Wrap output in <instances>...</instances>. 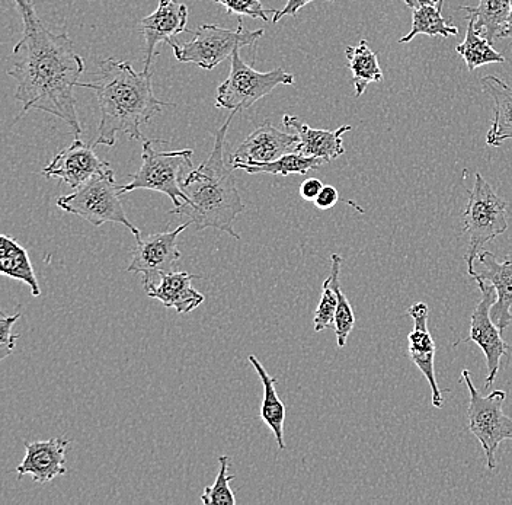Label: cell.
Listing matches in <instances>:
<instances>
[{"label": "cell", "instance_id": "cell-32", "mask_svg": "<svg viewBox=\"0 0 512 505\" xmlns=\"http://www.w3.org/2000/svg\"><path fill=\"white\" fill-rule=\"evenodd\" d=\"M19 318H21V313L12 316L6 315L5 312L0 313V360H5L15 350L19 335L12 334V328Z\"/></svg>", "mask_w": 512, "mask_h": 505}, {"label": "cell", "instance_id": "cell-35", "mask_svg": "<svg viewBox=\"0 0 512 505\" xmlns=\"http://www.w3.org/2000/svg\"><path fill=\"white\" fill-rule=\"evenodd\" d=\"M323 187L325 185L322 184V181L316 180V178H309V180L304 181L300 185V197L306 201H315Z\"/></svg>", "mask_w": 512, "mask_h": 505}, {"label": "cell", "instance_id": "cell-27", "mask_svg": "<svg viewBox=\"0 0 512 505\" xmlns=\"http://www.w3.org/2000/svg\"><path fill=\"white\" fill-rule=\"evenodd\" d=\"M323 163L326 162L322 161V159L304 156L299 152H290L274 162L256 163V165H243V163H240V165L233 166V171L243 169L248 174H272L288 177V175L293 174L306 175L307 172L313 171V169H319Z\"/></svg>", "mask_w": 512, "mask_h": 505}, {"label": "cell", "instance_id": "cell-9", "mask_svg": "<svg viewBox=\"0 0 512 505\" xmlns=\"http://www.w3.org/2000/svg\"><path fill=\"white\" fill-rule=\"evenodd\" d=\"M462 380L466 383L470 395L469 408H467L470 433L482 446L488 460L489 471H495L496 449L502 441L512 440V420L502 411L507 392L494 391L488 396H483L473 385L469 370H463Z\"/></svg>", "mask_w": 512, "mask_h": 505}, {"label": "cell", "instance_id": "cell-4", "mask_svg": "<svg viewBox=\"0 0 512 505\" xmlns=\"http://www.w3.org/2000/svg\"><path fill=\"white\" fill-rule=\"evenodd\" d=\"M121 187L115 181L111 165L83 182L73 193L57 198V207L64 212L76 214L95 228L104 223H120L133 233L136 241L142 239V232L128 220L121 204Z\"/></svg>", "mask_w": 512, "mask_h": 505}, {"label": "cell", "instance_id": "cell-34", "mask_svg": "<svg viewBox=\"0 0 512 505\" xmlns=\"http://www.w3.org/2000/svg\"><path fill=\"white\" fill-rule=\"evenodd\" d=\"M312 2H315V0H287L286 6H284L281 11L275 12L274 17H272V22L277 24L281 18L296 17L300 9ZM329 2H334V0H329Z\"/></svg>", "mask_w": 512, "mask_h": 505}, {"label": "cell", "instance_id": "cell-1", "mask_svg": "<svg viewBox=\"0 0 512 505\" xmlns=\"http://www.w3.org/2000/svg\"><path fill=\"white\" fill-rule=\"evenodd\" d=\"M22 19V38L9 56V75L18 83L16 101L21 102L24 117L32 110L60 118L79 139L82 126L76 111L75 86L85 70V62L76 53L66 33L54 34L43 24L34 0H14Z\"/></svg>", "mask_w": 512, "mask_h": 505}, {"label": "cell", "instance_id": "cell-29", "mask_svg": "<svg viewBox=\"0 0 512 505\" xmlns=\"http://www.w3.org/2000/svg\"><path fill=\"white\" fill-rule=\"evenodd\" d=\"M230 459L229 456L219 457V473L216 481L211 487L204 489L201 494V501L206 505H235L236 498L230 488V482L235 479V475H229Z\"/></svg>", "mask_w": 512, "mask_h": 505}, {"label": "cell", "instance_id": "cell-17", "mask_svg": "<svg viewBox=\"0 0 512 505\" xmlns=\"http://www.w3.org/2000/svg\"><path fill=\"white\" fill-rule=\"evenodd\" d=\"M482 270H476L473 280L488 281L494 286L496 302L491 308V318L501 331H505L512 322V255L499 261L492 252L479 254Z\"/></svg>", "mask_w": 512, "mask_h": 505}, {"label": "cell", "instance_id": "cell-21", "mask_svg": "<svg viewBox=\"0 0 512 505\" xmlns=\"http://www.w3.org/2000/svg\"><path fill=\"white\" fill-rule=\"evenodd\" d=\"M252 366H254L255 372L261 377L262 386H264V399H262L261 407V418L264 423L271 428L274 433L275 440H277L278 449H286V443H284V421H286V407H284L283 401L280 396L277 395V379L268 375L267 370L262 366L261 361L256 359L254 354L249 356Z\"/></svg>", "mask_w": 512, "mask_h": 505}, {"label": "cell", "instance_id": "cell-18", "mask_svg": "<svg viewBox=\"0 0 512 505\" xmlns=\"http://www.w3.org/2000/svg\"><path fill=\"white\" fill-rule=\"evenodd\" d=\"M283 124L287 129H293L299 136L300 142L294 152L302 153L304 156L319 158L326 163L335 161L339 156L344 155V142L342 137L352 130L351 126H342L336 130H316L303 123L296 115H284Z\"/></svg>", "mask_w": 512, "mask_h": 505}, {"label": "cell", "instance_id": "cell-8", "mask_svg": "<svg viewBox=\"0 0 512 505\" xmlns=\"http://www.w3.org/2000/svg\"><path fill=\"white\" fill-rule=\"evenodd\" d=\"M239 51L233 53L229 78L217 88V108L242 113L259 99L270 95L277 86H290L296 82L294 75L284 72L280 67L271 72H258L240 59Z\"/></svg>", "mask_w": 512, "mask_h": 505}, {"label": "cell", "instance_id": "cell-5", "mask_svg": "<svg viewBox=\"0 0 512 505\" xmlns=\"http://www.w3.org/2000/svg\"><path fill=\"white\" fill-rule=\"evenodd\" d=\"M160 140H144L142 168L137 174L131 175V181L121 187V196L136 190L158 191L171 198L175 207L187 201L182 191V180L191 171V149L158 150Z\"/></svg>", "mask_w": 512, "mask_h": 505}, {"label": "cell", "instance_id": "cell-26", "mask_svg": "<svg viewBox=\"0 0 512 505\" xmlns=\"http://www.w3.org/2000/svg\"><path fill=\"white\" fill-rule=\"evenodd\" d=\"M443 2L438 6H422V8L412 9V28L409 34L400 38L399 43H411L416 35H428V37H453L459 35V28L448 24L443 17Z\"/></svg>", "mask_w": 512, "mask_h": 505}, {"label": "cell", "instance_id": "cell-36", "mask_svg": "<svg viewBox=\"0 0 512 505\" xmlns=\"http://www.w3.org/2000/svg\"><path fill=\"white\" fill-rule=\"evenodd\" d=\"M411 9L422 8V6H438L443 0H402Z\"/></svg>", "mask_w": 512, "mask_h": 505}, {"label": "cell", "instance_id": "cell-3", "mask_svg": "<svg viewBox=\"0 0 512 505\" xmlns=\"http://www.w3.org/2000/svg\"><path fill=\"white\" fill-rule=\"evenodd\" d=\"M236 114L232 111L217 131L213 150L206 161L185 175L181 187L187 201L174 207L169 214L187 217L197 230H222L239 241L240 235L233 223L240 213L245 212V204L236 188L233 168H227L224 162L227 131Z\"/></svg>", "mask_w": 512, "mask_h": 505}, {"label": "cell", "instance_id": "cell-13", "mask_svg": "<svg viewBox=\"0 0 512 505\" xmlns=\"http://www.w3.org/2000/svg\"><path fill=\"white\" fill-rule=\"evenodd\" d=\"M300 139L296 133H284L272 126L270 121H264L256 127L245 142L230 156V165H256L277 161L281 156L294 152Z\"/></svg>", "mask_w": 512, "mask_h": 505}, {"label": "cell", "instance_id": "cell-31", "mask_svg": "<svg viewBox=\"0 0 512 505\" xmlns=\"http://www.w3.org/2000/svg\"><path fill=\"white\" fill-rule=\"evenodd\" d=\"M213 2L226 8L227 14L262 19V21H268L270 15L277 12L274 9H265L261 0H213Z\"/></svg>", "mask_w": 512, "mask_h": 505}, {"label": "cell", "instance_id": "cell-20", "mask_svg": "<svg viewBox=\"0 0 512 505\" xmlns=\"http://www.w3.org/2000/svg\"><path fill=\"white\" fill-rule=\"evenodd\" d=\"M480 85L494 102V121L486 134V145L499 147L512 139V88L494 75L480 79Z\"/></svg>", "mask_w": 512, "mask_h": 505}, {"label": "cell", "instance_id": "cell-12", "mask_svg": "<svg viewBox=\"0 0 512 505\" xmlns=\"http://www.w3.org/2000/svg\"><path fill=\"white\" fill-rule=\"evenodd\" d=\"M188 6L179 0H159L158 9L140 21L144 38V70L150 72L156 47L187 31Z\"/></svg>", "mask_w": 512, "mask_h": 505}, {"label": "cell", "instance_id": "cell-2", "mask_svg": "<svg viewBox=\"0 0 512 505\" xmlns=\"http://www.w3.org/2000/svg\"><path fill=\"white\" fill-rule=\"evenodd\" d=\"M101 76L94 82L80 83L98 98L101 121L94 146H114L118 134L142 140V126L174 104L160 101L153 92L152 73H137L128 62L107 59L101 63Z\"/></svg>", "mask_w": 512, "mask_h": 505}, {"label": "cell", "instance_id": "cell-10", "mask_svg": "<svg viewBox=\"0 0 512 505\" xmlns=\"http://www.w3.org/2000/svg\"><path fill=\"white\" fill-rule=\"evenodd\" d=\"M191 225L187 220L171 232L155 233L137 241L136 248L131 251L133 260L127 267V273L142 274L146 292L156 286V278L174 271L182 257L178 248L179 235Z\"/></svg>", "mask_w": 512, "mask_h": 505}, {"label": "cell", "instance_id": "cell-22", "mask_svg": "<svg viewBox=\"0 0 512 505\" xmlns=\"http://www.w3.org/2000/svg\"><path fill=\"white\" fill-rule=\"evenodd\" d=\"M0 274L22 281V283L30 286L32 296H40V284H38L37 277H35V270L32 267L27 249L19 245L14 238L8 235H2Z\"/></svg>", "mask_w": 512, "mask_h": 505}, {"label": "cell", "instance_id": "cell-6", "mask_svg": "<svg viewBox=\"0 0 512 505\" xmlns=\"http://www.w3.org/2000/svg\"><path fill=\"white\" fill-rule=\"evenodd\" d=\"M464 232L469 235L466 254L467 273L473 277L475 262L486 244L507 232V203L495 193L482 175L476 174L475 184L469 193V203L463 216Z\"/></svg>", "mask_w": 512, "mask_h": 505}, {"label": "cell", "instance_id": "cell-15", "mask_svg": "<svg viewBox=\"0 0 512 505\" xmlns=\"http://www.w3.org/2000/svg\"><path fill=\"white\" fill-rule=\"evenodd\" d=\"M408 315L414 319V329L408 335L409 357L430 383L432 407L443 408V393L435 379V343L432 340L430 329H428L430 309H428L427 303H415L409 308Z\"/></svg>", "mask_w": 512, "mask_h": 505}, {"label": "cell", "instance_id": "cell-11", "mask_svg": "<svg viewBox=\"0 0 512 505\" xmlns=\"http://www.w3.org/2000/svg\"><path fill=\"white\" fill-rule=\"evenodd\" d=\"M478 283L482 299L473 310L470 318V332L466 341H472L478 345L486 357V367H488V377H486V389L494 385L496 376H498L501 359L508 353L510 347L502 340L501 329L495 325L491 318V308L496 302V292L492 284H486V281L475 280ZM457 343V344H460ZM456 344V345H457Z\"/></svg>", "mask_w": 512, "mask_h": 505}, {"label": "cell", "instance_id": "cell-19", "mask_svg": "<svg viewBox=\"0 0 512 505\" xmlns=\"http://www.w3.org/2000/svg\"><path fill=\"white\" fill-rule=\"evenodd\" d=\"M200 276L190 273H166L159 277V286L147 290V296L159 300L165 308L178 313H190L204 303V294L192 287Z\"/></svg>", "mask_w": 512, "mask_h": 505}, {"label": "cell", "instance_id": "cell-24", "mask_svg": "<svg viewBox=\"0 0 512 505\" xmlns=\"http://www.w3.org/2000/svg\"><path fill=\"white\" fill-rule=\"evenodd\" d=\"M345 56L352 72L355 97L360 98L370 83L383 81V70L380 69L376 51L371 50L366 40H361L358 46H348L345 49Z\"/></svg>", "mask_w": 512, "mask_h": 505}, {"label": "cell", "instance_id": "cell-23", "mask_svg": "<svg viewBox=\"0 0 512 505\" xmlns=\"http://www.w3.org/2000/svg\"><path fill=\"white\" fill-rule=\"evenodd\" d=\"M467 17L475 19V27L486 40L495 43L501 40L510 17L511 0H479L476 8L462 6Z\"/></svg>", "mask_w": 512, "mask_h": 505}, {"label": "cell", "instance_id": "cell-30", "mask_svg": "<svg viewBox=\"0 0 512 505\" xmlns=\"http://www.w3.org/2000/svg\"><path fill=\"white\" fill-rule=\"evenodd\" d=\"M336 308H338V296H336L335 289L332 287L331 278L328 277L323 281L322 297H320L318 309H316L315 318H313L316 332H322L323 329L334 324Z\"/></svg>", "mask_w": 512, "mask_h": 505}, {"label": "cell", "instance_id": "cell-37", "mask_svg": "<svg viewBox=\"0 0 512 505\" xmlns=\"http://www.w3.org/2000/svg\"><path fill=\"white\" fill-rule=\"evenodd\" d=\"M502 38H510V40H512V0L510 17H508L507 25H505V30L504 34H502Z\"/></svg>", "mask_w": 512, "mask_h": 505}, {"label": "cell", "instance_id": "cell-33", "mask_svg": "<svg viewBox=\"0 0 512 505\" xmlns=\"http://www.w3.org/2000/svg\"><path fill=\"white\" fill-rule=\"evenodd\" d=\"M338 200V190L332 187V185H326L313 203H315V206L318 207L319 210H329L338 203Z\"/></svg>", "mask_w": 512, "mask_h": 505}, {"label": "cell", "instance_id": "cell-28", "mask_svg": "<svg viewBox=\"0 0 512 505\" xmlns=\"http://www.w3.org/2000/svg\"><path fill=\"white\" fill-rule=\"evenodd\" d=\"M331 261V276L329 278H331L332 287H334L336 296H338V308H336L334 322L336 343H338L339 348H344L347 345L352 329H354L355 316L350 300L342 292L341 283H339L342 257H339L338 254H332Z\"/></svg>", "mask_w": 512, "mask_h": 505}, {"label": "cell", "instance_id": "cell-7", "mask_svg": "<svg viewBox=\"0 0 512 505\" xmlns=\"http://www.w3.org/2000/svg\"><path fill=\"white\" fill-rule=\"evenodd\" d=\"M262 35L264 30H246L239 19L238 28L235 30L220 25H201L194 31V38L187 43L178 44L171 40L168 44L174 50L178 62L192 63L211 70L232 57L236 50L254 46Z\"/></svg>", "mask_w": 512, "mask_h": 505}, {"label": "cell", "instance_id": "cell-14", "mask_svg": "<svg viewBox=\"0 0 512 505\" xmlns=\"http://www.w3.org/2000/svg\"><path fill=\"white\" fill-rule=\"evenodd\" d=\"M94 147L75 139L72 145L54 156L53 161L48 163L41 174L46 178H56L75 190L83 182L110 166V163L101 161L96 156Z\"/></svg>", "mask_w": 512, "mask_h": 505}, {"label": "cell", "instance_id": "cell-25", "mask_svg": "<svg viewBox=\"0 0 512 505\" xmlns=\"http://www.w3.org/2000/svg\"><path fill=\"white\" fill-rule=\"evenodd\" d=\"M466 37L462 44L456 47L457 53L463 57L469 72H475L478 67L491 63H505V57L492 47V43L478 33L475 19L467 17Z\"/></svg>", "mask_w": 512, "mask_h": 505}, {"label": "cell", "instance_id": "cell-16", "mask_svg": "<svg viewBox=\"0 0 512 505\" xmlns=\"http://www.w3.org/2000/svg\"><path fill=\"white\" fill-rule=\"evenodd\" d=\"M70 441L63 437H53L46 441L25 443V457L16 468L18 478L31 475L34 482L47 484L57 476H62L66 469V450Z\"/></svg>", "mask_w": 512, "mask_h": 505}]
</instances>
